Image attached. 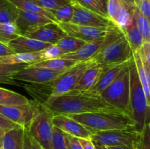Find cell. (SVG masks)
Masks as SVG:
<instances>
[{"label":"cell","instance_id":"cell-39","mask_svg":"<svg viewBox=\"0 0 150 149\" xmlns=\"http://www.w3.org/2000/svg\"><path fill=\"white\" fill-rule=\"evenodd\" d=\"M23 149H43L40 145L31 136L27 129H24L23 131Z\"/></svg>","mask_w":150,"mask_h":149},{"label":"cell","instance_id":"cell-27","mask_svg":"<svg viewBox=\"0 0 150 149\" xmlns=\"http://www.w3.org/2000/svg\"><path fill=\"white\" fill-rule=\"evenodd\" d=\"M9 1H11L18 10H23V11L32 12V13L42 15L48 18L51 20H52L53 21L57 23L53 15L49 11L39 7L36 4L29 1V0H9Z\"/></svg>","mask_w":150,"mask_h":149},{"label":"cell","instance_id":"cell-12","mask_svg":"<svg viewBox=\"0 0 150 149\" xmlns=\"http://www.w3.org/2000/svg\"><path fill=\"white\" fill-rule=\"evenodd\" d=\"M35 112V105L30 102L21 105H0V114L24 129L29 128Z\"/></svg>","mask_w":150,"mask_h":149},{"label":"cell","instance_id":"cell-6","mask_svg":"<svg viewBox=\"0 0 150 149\" xmlns=\"http://www.w3.org/2000/svg\"><path fill=\"white\" fill-rule=\"evenodd\" d=\"M53 115L42 105H35V112L29 128V134L43 149H51Z\"/></svg>","mask_w":150,"mask_h":149},{"label":"cell","instance_id":"cell-11","mask_svg":"<svg viewBox=\"0 0 150 149\" xmlns=\"http://www.w3.org/2000/svg\"><path fill=\"white\" fill-rule=\"evenodd\" d=\"M59 27L66 34V35L73 37L76 39H81L86 42H93L99 40L105 37L111 29L103 28H94L89 26H82L73 23H57Z\"/></svg>","mask_w":150,"mask_h":149},{"label":"cell","instance_id":"cell-20","mask_svg":"<svg viewBox=\"0 0 150 149\" xmlns=\"http://www.w3.org/2000/svg\"><path fill=\"white\" fill-rule=\"evenodd\" d=\"M23 131L21 127L7 130L0 140V149H23Z\"/></svg>","mask_w":150,"mask_h":149},{"label":"cell","instance_id":"cell-38","mask_svg":"<svg viewBox=\"0 0 150 149\" xmlns=\"http://www.w3.org/2000/svg\"><path fill=\"white\" fill-rule=\"evenodd\" d=\"M41 53H42L43 61L44 60L51 59V58H59L62 54H64V52L59 48H58L55 44L50 45L48 48L42 50Z\"/></svg>","mask_w":150,"mask_h":149},{"label":"cell","instance_id":"cell-23","mask_svg":"<svg viewBox=\"0 0 150 149\" xmlns=\"http://www.w3.org/2000/svg\"><path fill=\"white\" fill-rule=\"evenodd\" d=\"M79 62V61H75V60L67 59V58L59 57V58H51V59L39 61V62L30 64L29 66L35 67H41V68H46L51 70H55V71H61V70H67Z\"/></svg>","mask_w":150,"mask_h":149},{"label":"cell","instance_id":"cell-49","mask_svg":"<svg viewBox=\"0 0 150 149\" xmlns=\"http://www.w3.org/2000/svg\"><path fill=\"white\" fill-rule=\"evenodd\" d=\"M96 1H98V3L100 4V6L102 7L103 10L106 13V7H107V4H108V0H96Z\"/></svg>","mask_w":150,"mask_h":149},{"label":"cell","instance_id":"cell-24","mask_svg":"<svg viewBox=\"0 0 150 149\" xmlns=\"http://www.w3.org/2000/svg\"><path fill=\"white\" fill-rule=\"evenodd\" d=\"M123 34L128 41V43L133 53L139 51L144 41L142 33L136 26L135 20H133V23L123 32Z\"/></svg>","mask_w":150,"mask_h":149},{"label":"cell","instance_id":"cell-2","mask_svg":"<svg viewBox=\"0 0 150 149\" xmlns=\"http://www.w3.org/2000/svg\"><path fill=\"white\" fill-rule=\"evenodd\" d=\"M93 133L110 130H134L133 118L120 110H103L67 115Z\"/></svg>","mask_w":150,"mask_h":149},{"label":"cell","instance_id":"cell-17","mask_svg":"<svg viewBox=\"0 0 150 149\" xmlns=\"http://www.w3.org/2000/svg\"><path fill=\"white\" fill-rule=\"evenodd\" d=\"M7 45L15 53H25L42 51L51 45V44L21 35L10 41Z\"/></svg>","mask_w":150,"mask_h":149},{"label":"cell","instance_id":"cell-7","mask_svg":"<svg viewBox=\"0 0 150 149\" xmlns=\"http://www.w3.org/2000/svg\"><path fill=\"white\" fill-rule=\"evenodd\" d=\"M97 64L92 58L79 61L57 77L52 83L51 94L60 95L66 93L73 89L88 68Z\"/></svg>","mask_w":150,"mask_h":149},{"label":"cell","instance_id":"cell-47","mask_svg":"<svg viewBox=\"0 0 150 149\" xmlns=\"http://www.w3.org/2000/svg\"><path fill=\"white\" fill-rule=\"evenodd\" d=\"M124 4L126 9L130 12H133V10L136 8V4H135V0H120Z\"/></svg>","mask_w":150,"mask_h":149},{"label":"cell","instance_id":"cell-42","mask_svg":"<svg viewBox=\"0 0 150 149\" xmlns=\"http://www.w3.org/2000/svg\"><path fill=\"white\" fill-rule=\"evenodd\" d=\"M136 7L146 18L150 17V0H135Z\"/></svg>","mask_w":150,"mask_h":149},{"label":"cell","instance_id":"cell-33","mask_svg":"<svg viewBox=\"0 0 150 149\" xmlns=\"http://www.w3.org/2000/svg\"><path fill=\"white\" fill-rule=\"evenodd\" d=\"M73 2L68 3L57 10L49 11L54 16L57 23H70L73 13Z\"/></svg>","mask_w":150,"mask_h":149},{"label":"cell","instance_id":"cell-16","mask_svg":"<svg viewBox=\"0 0 150 149\" xmlns=\"http://www.w3.org/2000/svg\"><path fill=\"white\" fill-rule=\"evenodd\" d=\"M129 61H127V62L122 63V64L112 66V67L104 70L103 73L101 74V76L99 77L97 83L94 85L93 87L91 88L89 91H86L83 92V93L93 95V96H100V93L108 86H109L113 83V81L117 78V77L120 74L122 70H123V68L126 65H127Z\"/></svg>","mask_w":150,"mask_h":149},{"label":"cell","instance_id":"cell-10","mask_svg":"<svg viewBox=\"0 0 150 149\" xmlns=\"http://www.w3.org/2000/svg\"><path fill=\"white\" fill-rule=\"evenodd\" d=\"M70 23L94 28L109 29L114 24L105 16L82 7L79 3L73 2V13Z\"/></svg>","mask_w":150,"mask_h":149},{"label":"cell","instance_id":"cell-50","mask_svg":"<svg viewBox=\"0 0 150 149\" xmlns=\"http://www.w3.org/2000/svg\"><path fill=\"white\" fill-rule=\"evenodd\" d=\"M95 144V149H109L107 146L103 145L100 144H96V143H94Z\"/></svg>","mask_w":150,"mask_h":149},{"label":"cell","instance_id":"cell-5","mask_svg":"<svg viewBox=\"0 0 150 149\" xmlns=\"http://www.w3.org/2000/svg\"><path fill=\"white\" fill-rule=\"evenodd\" d=\"M100 96L104 102L113 108L132 117L130 107V73L128 64L123 68L113 83L100 93Z\"/></svg>","mask_w":150,"mask_h":149},{"label":"cell","instance_id":"cell-44","mask_svg":"<svg viewBox=\"0 0 150 149\" xmlns=\"http://www.w3.org/2000/svg\"><path fill=\"white\" fill-rule=\"evenodd\" d=\"M20 127V126L12 122L11 121L8 120L7 118H4L3 115H1L0 114V129H4L7 131V130L15 128V127Z\"/></svg>","mask_w":150,"mask_h":149},{"label":"cell","instance_id":"cell-26","mask_svg":"<svg viewBox=\"0 0 150 149\" xmlns=\"http://www.w3.org/2000/svg\"><path fill=\"white\" fill-rule=\"evenodd\" d=\"M18 9L9 0H0V23H15Z\"/></svg>","mask_w":150,"mask_h":149},{"label":"cell","instance_id":"cell-48","mask_svg":"<svg viewBox=\"0 0 150 149\" xmlns=\"http://www.w3.org/2000/svg\"><path fill=\"white\" fill-rule=\"evenodd\" d=\"M109 149H139L138 147L135 146H127V145H117L108 147Z\"/></svg>","mask_w":150,"mask_h":149},{"label":"cell","instance_id":"cell-40","mask_svg":"<svg viewBox=\"0 0 150 149\" xmlns=\"http://www.w3.org/2000/svg\"><path fill=\"white\" fill-rule=\"evenodd\" d=\"M138 53L140 55L144 65L150 67V42H144Z\"/></svg>","mask_w":150,"mask_h":149},{"label":"cell","instance_id":"cell-18","mask_svg":"<svg viewBox=\"0 0 150 149\" xmlns=\"http://www.w3.org/2000/svg\"><path fill=\"white\" fill-rule=\"evenodd\" d=\"M108 68L100 65V64H95L92 65V67L86 70L79 83L73 88V90L69 92L83 93L86 91H89L91 88L93 87L94 85L97 83L99 77L101 76V74L103 73L104 70Z\"/></svg>","mask_w":150,"mask_h":149},{"label":"cell","instance_id":"cell-8","mask_svg":"<svg viewBox=\"0 0 150 149\" xmlns=\"http://www.w3.org/2000/svg\"><path fill=\"white\" fill-rule=\"evenodd\" d=\"M142 134L135 130H110L93 133L91 139L94 143L107 147L127 145L139 148Z\"/></svg>","mask_w":150,"mask_h":149},{"label":"cell","instance_id":"cell-3","mask_svg":"<svg viewBox=\"0 0 150 149\" xmlns=\"http://www.w3.org/2000/svg\"><path fill=\"white\" fill-rule=\"evenodd\" d=\"M133 53L123 32L114 26L106 35L105 45L91 58L98 64L108 68L128 61Z\"/></svg>","mask_w":150,"mask_h":149},{"label":"cell","instance_id":"cell-41","mask_svg":"<svg viewBox=\"0 0 150 149\" xmlns=\"http://www.w3.org/2000/svg\"><path fill=\"white\" fill-rule=\"evenodd\" d=\"M139 149H150V126L147 122L142 134Z\"/></svg>","mask_w":150,"mask_h":149},{"label":"cell","instance_id":"cell-19","mask_svg":"<svg viewBox=\"0 0 150 149\" xmlns=\"http://www.w3.org/2000/svg\"><path fill=\"white\" fill-rule=\"evenodd\" d=\"M105 42H106V36L99 40L86 42L83 46H82L77 51L62 54L60 58L75 60L77 61H86L93 57L97 53L99 52L101 48L105 45Z\"/></svg>","mask_w":150,"mask_h":149},{"label":"cell","instance_id":"cell-36","mask_svg":"<svg viewBox=\"0 0 150 149\" xmlns=\"http://www.w3.org/2000/svg\"><path fill=\"white\" fill-rule=\"evenodd\" d=\"M124 7V4L120 0H108L106 7V13L108 19L112 21L119 12Z\"/></svg>","mask_w":150,"mask_h":149},{"label":"cell","instance_id":"cell-4","mask_svg":"<svg viewBox=\"0 0 150 149\" xmlns=\"http://www.w3.org/2000/svg\"><path fill=\"white\" fill-rule=\"evenodd\" d=\"M128 67L130 73V107L134 122V130L142 134L145 125L149 122V103L139 80L133 57L129 61Z\"/></svg>","mask_w":150,"mask_h":149},{"label":"cell","instance_id":"cell-9","mask_svg":"<svg viewBox=\"0 0 150 149\" xmlns=\"http://www.w3.org/2000/svg\"><path fill=\"white\" fill-rule=\"evenodd\" d=\"M67 70L55 71L46 68L26 66L24 68L16 72L13 76V80L27 82L37 84H49Z\"/></svg>","mask_w":150,"mask_h":149},{"label":"cell","instance_id":"cell-29","mask_svg":"<svg viewBox=\"0 0 150 149\" xmlns=\"http://www.w3.org/2000/svg\"><path fill=\"white\" fill-rule=\"evenodd\" d=\"M86 43V42L84 41L65 35L61 38L55 45L59 48L64 52V53H68L77 51Z\"/></svg>","mask_w":150,"mask_h":149},{"label":"cell","instance_id":"cell-31","mask_svg":"<svg viewBox=\"0 0 150 149\" xmlns=\"http://www.w3.org/2000/svg\"><path fill=\"white\" fill-rule=\"evenodd\" d=\"M133 13V12L129 11L125 7H122L111 22L114 23V26L123 32L133 23L134 20Z\"/></svg>","mask_w":150,"mask_h":149},{"label":"cell","instance_id":"cell-21","mask_svg":"<svg viewBox=\"0 0 150 149\" xmlns=\"http://www.w3.org/2000/svg\"><path fill=\"white\" fill-rule=\"evenodd\" d=\"M43 61L41 51L25 53H13L0 56V63L5 64H30Z\"/></svg>","mask_w":150,"mask_h":149},{"label":"cell","instance_id":"cell-14","mask_svg":"<svg viewBox=\"0 0 150 149\" xmlns=\"http://www.w3.org/2000/svg\"><path fill=\"white\" fill-rule=\"evenodd\" d=\"M52 124L54 127H57L66 134L78 138H90L92 135V132L84 126L67 115H53Z\"/></svg>","mask_w":150,"mask_h":149},{"label":"cell","instance_id":"cell-45","mask_svg":"<svg viewBox=\"0 0 150 149\" xmlns=\"http://www.w3.org/2000/svg\"><path fill=\"white\" fill-rule=\"evenodd\" d=\"M79 141L83 149H95V144L91 137L90 138H79Z\"/></svg>","mask_w":150,"mask_h":149},{"label":"cell","instance_id":"cell-30","mask_svg":"<svg viewBox=\"0 0 150 149\" xmlns=\"http://www.w3.org/2000/svg\"><path fill=\"white\" fill-rule=\"evenodd\" d=\"M21 34L14 23H0V42L7 44L21 36Z\"/></svg>","mask_w":150,"mask_h":149},{"label":"cell","instance_id":"cell-1","mask_svg":"<svg viewBox=\"0 0 150 149\" xmlns=\"http://www.w3.org/2000/svg\"><path fill=\"white\" fill-rule=\"evenodd\" d=\"M42 106L53 115H71L103 110H118L104 102L100 96L86 93L50 95Z\"/></svg>","mask_w":150,"mask_h":149},{"label":"cell","instance_id":"cell-35","mask_svg":"<svg viewBox=\"0 0 150 149\" xmlns=\"http://www.w3.org/2000/svg\"><path fill=\"white\" fill-rule=\"evenodd\" d=\"M32 1L39 7L51 11V10H57L62 6L71 2L70 0H29Z\"/></svg>","mask_w":150,"mask_h":149},{"label":"cell","instance_id":"cell-34","mask_svg":"<svg viewBox=\"0 0 150 149\" xmlns=\"http://www.w3.org/2000/svg\"><path fill=\"white\" fill-rule=\"evenodd\" d=\"M51 149H68L66 133L56 127L53 128Z\"/></svg>","mask_w":150,"mask_h":149},{"label":"cell","instance_id":"cell-51","mask_svg":"<svg viewBox=\"0 0 150 149\" xmlns=\"http://www.w3.org/2000/svg\"><path fill=\"white\" fill-rule=\"evenodd\" d=\"M6 131V130L4 129H0V140H1V138L2 137L3 134H4V132Z\"/></svg>","mask_w":150,"mask_h":149},{"label":"cell","instance_id":"cell-52","mask_svg":"<svg viewBox=\"0 0 150 149\" xmlns=\"http://www.w3.org/2000/svg\"><path fill=\"white\" fill-rule=\"evenodd\" d=\"M70 1H76V0H70Z\"/></svg>","mask_w":150,"mask_h":149},{"label":"cell","instance_id":"cell-37","mask_svg":"<svg viewBox=\"0 0 150 149\" xmlns=\"http://www.w3.org/2000/svg\"><path fill=\"white\" fill-rule=\"evenodd\" d=\"M76 2L79 3L80 5L88 9V10H92V11L98 13V14L108 18L106 13L103 10L102 7L100 6V4H98L96 0H76Z\"/></svg>","mask_w":150,"mask_h":149},{"label":"cell","instance_id":"cell-25","mask_svg":"<svg viewBox=\"0 0 150 149\" xmlns=\"http://www.w3.org/2000/svg\"><path fill=\"white\" fill-rule=\"evenodd\" d=\"M30 102L26 96L0 87V105H21Z\"/></svg>","mask_w":150,"mask_h":149},{"label":"cell","instance_id":"cell-22","mask_svg":"<svg viewBox=\"0 0 150 149\" xmlns=\"http://www.w3.org/2000/svg\"><path fill=\"white\" fill-rule=\"evenodd\" d=\"M133 59H134L135 65H136V71L139 75V80L142 83V88L144 91L147 101L150 103V89H149V80H150V67H146L143 64L140 55L138 51L133 53Z\"/></svg>","mask_w":150,"mask_h":149},{"label":"cell","instance_id":"cell-46","mask_svg":"<svg viewBox=\"0 0 150 149\" xmlns=\"http://www.w3.org/2000/svg\"><path fill=\"white\" fill-rule=\"evenodd\" d=\"M13 53H15L10 49L8 45L0 42V56H4L10 55V54Z\"/></svg>","mask_w":150,"mask_h":149},{"label":"cell","instance_id":"cell-13","mask_svg":"<svg viewBox=\"0 0 150 149\" xmlns=\"http://www.w3.org/2000/svg\"><path fill=\"white\" fill-rule=\"evenodd\" d=\"M65 35L58 23L52 22L32 28L25 32L23 36L54 45Z\"/></svg>","mask_w":150,"mask_h":149},{"label":"cell","instance_id":"cell-28","mask_svg":"<svg viewBox=\"0 0 150 149\" xmlns=\"http://www.w3.org/2000/svg\"><path fill=\"white\" fill-rule=\"evenodd\" d=\"M26 64H5L0 63V83L16 85L12 76L18 70L26 67Z\"/></svg>","mask_w":150,"mask_h":149},{"label":"cell","instance_id":"cell-43","mask_svg":"<svg viewBox=\"0 0 150 149\" xmlns=\"http://www.w3.org/2000/svg\"><path fill=\"white\" fill-rule=\"evenodd\" d=\"M67 137V144L68 149H83L79 141V138L70 134H66Z\"/></svg>","mask_w":150,"mask_h":149},{"label":"cell","instance_id":"cell-32","mask_svg":"<svg viewBox=\"0 0 150 149\" xmlns=\"http://www.w3.org/2000/svg\"><path fill=\"white\" fill-rule=\"evenodd\" d=\"M133 18L139 31L143 36L144 42H150V23L149 19L146 18L139 12L137 7L133 10Z\"/></svg>","mask_w":150,"mask_h":149},{"label":"cell","instance_id":"cell-15","mask_svg":"<svg viewBox=\"0 0 150 149\" xmlns=\"http://www.w3.org/2000/svg\"><path fill=\"white\" fill-rule=\"evenodd\" d=\"M52 22L54 21L42 15L18 10L17 18L14 23L17 26L21 35H23L25 32L32 28L46 24V23H52Z\"/></svg>","mask_w":150,"mask_h":149}]
</instances>
